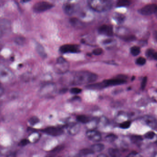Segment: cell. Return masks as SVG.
<instances>
[{
    "label": "cell",
    "mask_w": 157,
    "mask_h": 157,
    "mask_svg": "<svg viewBox=\"0 0 157 157\" xmlns=\"http://www.w3.org/2000/svg\"><path fill=\"white\" fill-rule=\"evenodd\" d=\"M96 74L90 71H81L74 73L72 76L71 82L72 85H79L92 83L97 80Z\"/></svg>",
    "instance_id": "1"
},
{
    "label": "cell",
    "mask_w": 157,
    "mask_h": 157,
    "mask_svg": "<svg viewBox=\"0 0 157 157\" xmlns=\"http://www.w3.org/2000/svg\"><path fill=\"white\" fill-rule=\"evenodd\" d=\"M57 91V87L54 83H47L44 84L38 92L41 98H50L53 97Z\"/></svg>",
    "instance_id": "2"
},
{
    "label": "cell",
    "mask_w": 157,
    "mask_h": 157,
    "mask_svg": "<svg viewBox=\"0 0 157 157\" xmlns=\"http://www.w3.org/2000/svg\"><path fill=\"white\" fill-rule=\"evenodd\" d=\"M89 5L91 9L97 12L104 11L110 7V4L107 0H90Z\"/></svg>",
    "instance_id": "3"
},
{
    "label": "cell",
    "mask_w": 157,
    "mask_h": 157,
    "mask_svg": "<svg viewBox=\"0 0 157 157\" xmlns=\"http://www.w3.org/2000/svg\"><path fill=\"white\" fill-rule=\"evenodd\" d=\"M69 67L68 62L64 58L60 57L58 58L55 65V71L57 74H65L68 71Z\"/></svg>",
    "instance_id": "4"
},
{
    "label": "cell",
    "mask_w": 157,
    "mask_h": 157,
    "mask_svg": "<svg viewBox=\"0 0 157 157\" xmlns=\"http://www.w3.org/2000/svg\"><path fill=\"white\" fill-rule=\"evenodd\" d=\"M53 7L54 5L52 3L42 1L36 3L33 9L35 12L40 13L50 10Z\"/></svg>",
    "instance_id": "5"
},
{
    "label": "cell",
    "mask_w": 157,
    "mask_h": 157,
    "mask_svg": "<svg viewBox=\"0 0 157 157\" xmlns=\"http://www.w3.org/2000/svg\"><path fill=\"white\" fill-rule=\"evenodd\" d=\"M59 51L62 54L78 53L80 51L79 47L77 45L66 44L62 45L59 48Z\"/></svg>",
    "instance_id": "6"
},
{
    "label": "cell",
    "mask_w": 157,
    "mask_h": 157,
    "mask_svg": "<svg viewBox=\"0 0 157 157\" xmlns=\"http://www.w3.org/2000/svg\"><path fill=\"white\" fill-rule=\"evenodd\" d=\"M42 132L49 136H61L64 133L63 129L57 127H49L42 130Z\"/></svg>",
    "instance_id": "7"
},
{
    "label": "cell",
    "mask_w": 157,
    "mask_h": 157,
    "mask_svg": "<svg viewBox=\"0 0 157 157\" xmlns=\"http://www.w3.org/2000/svg\"><path fill=\"white\" fill-rule=\"evenodd\" d=\"M13 75L10 71L7 68L1 67V79L3 82H8L12 80Z\"/></svg>",
    "instance_id": "8"
},
{
    "label": "cell",
    "mask_w": 157,
    "mask_h": 157,
    "mask_svg": "<svg viewBox=\"0 0 157 157\" xmlns=\"http://www.w3.org/2000/svg\"><path fill=\"white\" fill-rule=\"evenodd\" d=\"M157 10V5L156 4H148L141 8L139 12L142 15H150L155 13Z\"/></svg>",
    "instance_id": "9"
},
{
    "label": "cell",
    "mask_w": 157,
    "mask_h": 157,
    "mask_svg": "<svg viewBox=\"0 0 157 157\" xmlns=\"http://www.w3.org/2000/svg\"><path fill=\"white\" fill-rule=\"evenodd\" d=\"M86 136L94 142H99L101 140V135L99 131L94 129H90L86 133Z\"/></svg>",
    "instance_id": "10"
},
{
    "label": "cell",
    "mask_w": 157,
    "mask_h": 157,
    "mask_svg": "<svg viewBox=\"0 0 157 157\" xmlns=\"http://www.w3.org/2000/svg\"><path fill=\"white\" fill-rule=\"evenodd\" d=\"M126 80L122 78L113 79L106 80L102 82L105 88L110 86H115V85H121L125 83Z\"/></svg>",
    "instance_id": "11"
},
{
    "label": "cell",
    "mask_w": 157,
    "mask_h": 157,
    "mask_svg": "<svg viewBox=\"0 0 157 157\" xmlns=\"http://www.w3.org/2000/svg\"><path fill=\"white\" fill-rule=\"evenodd\" d=\"M143 123L152 128H157V120L153 117L150 116H145L141 118Z\"/></svg>",
    "instance_id": "12"
},
{
    "label": "cell",
    "mask_w": 157,
    "mask_h": 157,
    "mask_svg": "<svg viewBox=\"0 0 157 157\" xmlns=\"http://www.w3.org/2000/svg\"><path fill=\"white\" fill-rule=\"evenodd\" d=\"M67 130L70 135L75 136L79 133L81 129V126L78 123H71L67 126Z\"/></svg>",
    "instance_id": "13"
},
{
    "label": "cell",
    "mask_w": 157,
    "mask_h": 157,
    "mask_svg": "<svg viewBox=\"0 0 157 157\" xmlns=\"http://www.w3.org/2000/svg\"><path fill=\"white\" fill-rule=\"evenodd\" d=\"M98 31L99 33L101 34L105 35L107 36H111L113 34V31L112 26L106 25H103L100 26Z\"/></svg>",
    "instance_id": "14"
},
{
    "label": "cell",
    "mask_w": 157,
    "mask_h": 157,
    "mask_svg": "<svg viewBox=\"0 0 157 157\" xmlns=\"http://www.w3.org/2000/svg\"><path fill=\"white\" fill-rule=\"evenodd\" d=\"M64 12L68 15H71L76 11V6L74 4L67 3L63 6Z\"/></svg>",
    "instance_id": "15"
},
{
    "label": "cell",
    "mask_w": 157,
    "mask_h": 157,
    "mask_svg": "<svg viewBox=\"0 0 157 157\" xmlns=\"http://www.w3.org/2000/svg\"><path fill=\"white\" fill-rule=\"evenodd\" d=\"M36 51L37 53L39 54V56L43 58H45L47 56L46 53L45 51L44 48L43 47L42 45L40 44L36 43Z\"/></svg>",
    "instance_id": "16"
},
{
    "label": "cell",
    "mask_w": 157,
    "mask_h": 157,
    "mask_svg": "<svg viewBox=\"0 0 157 157\" xmlns=\"http://www.w3.org/2000/svg\"><path fill=\"white\" fill-rule=\"evenodd\" d=\"M1 26V32H3V33L8 32L10 29V23L7 20H2Z\"/></svg>",
    "instance_id": "17"
},
{
    "label": "cell",
    "mask_w": 157,
    "mask_h": 157,
    "mask_svg": "<svg viewBox=\"0 0 157 157\" xmlns=\"http://www.w3.org/2000/svg\"><path fill=\"white\" fill-rule=\"evenodd\" d=\"M91 149L95 152H101L105 148V146L101 143H96L91 146Z\"/></svg>",
    "instance_id": "18"
},
{
    "label": "cell",
    "mask_w": 157,
    "mask_h": 157,
    "mask_svg": "<svg viewBox=\"0 0 157 157\" xmlns=\"http://www.w3.org/2000/svg\"><path fill=\"white\" fill-rule=\"evenodd\" d=\"M77 119L80 123L87 124L91 120L90 117L84 115H80L77 117Z\"/></svg>",
    "instance_id": "19"
},
{
    "label": "cell",
    "mask_w": 157,
    "mask_h": 157,
    "mask_svg": "<svg viewBox=\"0 0 157 157\" xmlns=\"http://www.w3.org/2000/svg\"><path fill=\"white\" fill-rule=\"evenodd\" d=\"M94 151L91 149V148H85L80 151L79 155L81 156H88V155L94 154Z\"/></svg>",
    "instance_id": "20"
},
{
    "label": "cell",
    "mask_w": 157,
    "mask_h": 157,
    "mask_svg": "<svg viewBox=\"0 0 157 157\" xmlns=\"http://www.w3.org/2000/svg\"><path fill=\"white\" fill-rule=\"evenodd\" d=\"M108 153L111 157H117L120 156V152L118 150L113 148H111L108 149Z\"/></svg>",
    "instance_id": "21"
},
{
    "label": "cell",
    "mask_w": 157,
    "mask_h": 157,
    "mask_svg": "<svg viewBox=\"0 0 157 157\" xmlns=\"http://www.w3.org/2000/svg\"><path fill=\"white\" fill-rule=\"evenodd\" d=\"M140 50L139 47L137 46H133L130 48V53L133 56H137L139 55Z\"/></svg>",
    "instance_id": "22"
},
{
    "label": "cell",
    "mask_w": 157,
    "mask_h": 157,
    "mask_svg": "<svg viewBox=\"0 0 157 157\" xmlns=\"http://www.w3.org/2000/svg\"><path fill=\"white\" fill-rule=\"evenodd\" d=\"M128 0H119L117 3V6L118 7H126L129 5Z\"/></svg>",
    "instance_id": "23"
},
{
    "label": "cell",
    "mask_w": 157,
    "mask_h": 157,
    "mask_svg": "<svg viewBox=\"0 0 157 157\" xmlns=\"http://www.w3.org/2000/svg\"><path fill=\"white\" fill-rule=\"evenodd\" d=\"M70 23L74 26H79L81 25V22L80 21L76 18H71L70 20Z\"/></svg>",
    "instance_id": "24"
},
{
    "label": "cell",
    "mask_w": 157,
    "mask_h": 157,
    "mask_svg": "<svg viewBox=\"0 0 157 157\" xmlns=\"http://www.w3.org/2000/svg\"><path fill=\"white\" fill-rule=\"evenodd\" d=\"M40 120L37 117L33 116L30 118L29 120V123L30 125L32 126L35 125L39 123Z\"/></svg>",
    "instance_id": "25"
},
{
    "label": "cell",
    "mask_w": 157,
    "mask_h": 157,
    "mask_svg": "<svg viewBox=\"0 0 157 157\" xmlns=\"http://www.w3.org/2000/svg\"><path fill=\"white\" fill-rule=\"evenodd\" d=\"M117 138V137L116 135L111 134L106 136V137H105V140L107 142H113L115 141V140Z\"/></svg>",
    "instance_id": "26"
},
{
    "label": "cell",
    "mask_w": 157,
    "mask_h": 157,
    "mask_svg": "<svg viewBox=\"0 0 157 157\" xmlns=\"http://www.w3.org/2000/svg\"><path fill=\"white\" fill-rule=\"evenodd\" d=\"M131 140L133 143H138L142 140V138L141 136L135 135L131 137Z\"/></svg>",
    "instance_id": "27"
},
{
    "label": "cell",
    "mask_w": 157,
    "mask_h": 157,
    "mask_svg": "<svg viewBox=\"0 0 157 157\" xmlns=\"http://www.w3.org/2000/svg\"><path fill=\"white\" fill-rule=\"evenodd\" d=\"M121 38L126 42H132L136 40V37L134 35H128L123 36Z\"/></svg>",
    "instance_id": "28"
},
{
    "label": "cell",
    "mask_w": 157,
    "mask_h": 157,
    "mask_svg": "<svg viewBox=\"0 0 157 157\" xmlns=\"http://www.w3.org/2000/svg\"><path fill=\"white\" fill-rule=\"evenodd\" d=\"M25 42V39L22 36H18L15 39V43L19 45H22Z\"/></svg>",
    "instance_id": "29"
},
{
    "label": "cell",
    "mask_w": 157,
    "mask_h": 157,
    "mask_svg": "<svg viewBox=\"0 0 157 157\" xmlns=\"http://www.w3.org/2000/svg\"><path fill=\"white\" fill-rule=\"evenodd\" d=\"M130 125H131V122L129 121H126L121 123L120 124V127L121 128L126 129V128H128Z\"/></svg>",
    "instance_id": "30"
},
{
    "label": "cell",
    "mask_w": 157,
    "mask_h": 157,
    "mask_svg": "<svg viewBox=\"0 0 157 157\" xmlns=\"http://www.w3.org/2000/svg\"><path fill=\"white\" fill-rule=\"evenodd\" d=\"M136 63L137 65H140V66H143V65H145V63H146V59L144 57H140L136 59Z\"/></svg>",
    "instance_id": "31"
},
{
    "label": "cell",
    "mask_w": 157,
    "mask_h": 157,
    "mask_svg": "<svg viewBox=\"0 0 157 157\" xmlns=\"http://www.w3.org/2000/svg\"><path fill=\"white\" fill-rule=\"evenodd\" d=\"M154 53H155V51H154L153 49L149 48V49H148L146 51V55L147 57L153 58Z\"/></svg>",
    "instance_id": "32"
},
{
    "label": "cell",
    "mask_w": 157,
    "mask_h": 157,
    "mask_svg": "<svg viewBox=\"0 0 157 157\" xmlns=\"http://www.w3.org/2000/svg\"><path fill=\"white\" fill-rule=\"evenodd\" d=\"M107 120L105 117H102L99 119L98 122V124L100 126H105L107 124Z\"/></svg>",
    "instance_id": "33"
},
{
    "label": "cell",
    "mask_w": 157,
    "mask_h": 157,
    "mask_svg": "<svg viewBox=\"0 0 157 157\" xmlns=\"http://www.w3.org/2000/svg\"><path fill=\"white\" fill-rule=\"evenodd\" d=\"M82 92V90L78 88H72L70 90L71 93L73 94H78Z\"/></svg>",
    "instance_id": "34"
},
{
    "label": "cell",
    "mask_w": 157,
    "mask_h": 157,
    "mask_svg": "<svg viewBox=\"0 0 157 157\" xmlns=\"http://www.w3.org/2000/svg\"><path fill=\"white\" fill-rule=\"evenodd\" d=\"M29 143H30L29 140L27 139H24L20 141L19 145L21 147H24V146L28 145Z\"/></svg>",
    "instance_id": "35"
},
{
    "label": "cell",
    "mask_w": 157,
    "mask_h": 157,
    "mask_svg": "<svg viewBox=\"0 0 157 157\" xmlns=\"http://www.w3.org/2000/svg\"><path fill=\"white\" fill-rule=\"evenodd\" d=\"M103 49L101 48H97L93 51V54L95 56H100L103 53Z\"/></svg>",
    "instance_id": "36"
},
{
    "label": "cell",
    "mask_w": 157,
    "mask_h": 157,
    "mask_svg": "<svg viewBox=\"0 0 157 157\" xmlns=\"http://www.w3.org/2000/svg\"><path fill=\"white\" fill-rule=\"evenodd\" d=\"M155 135V134L154 132H152V131H150V132H148L146 133L145 135V137L146 138L151 139L154 137Z\"/></svg>",
    "instance_id": "37"
},
{
    "label": "cell",
    "mask_w": 157,
    "mask_h": 157,
    "mask_svg": "<svg viewBox=\"0 0 157 157\" xmlns=\"http://www.w3.org/2000/svg\"><path fill=\"white\" fill-rule=\"evenodd\" d=\"M147 77H145L142 79V82H141V87L142 90H144L146 85H147Z\"/></svg>",
    "instance_id": "38"
},
{
    "label": "cell",
    "mask_w": 157,
    "mask_h": 157,
    "mask_svg": "<svg viewBox=\"0 0 157 157\" xmlns=\"http://www.w3.org/2000/svg\"><path fill=\"white\" fill-rule=\"evenodd\" d=\"M115 19L118 22L121 23L124 21V16L123 15H120V14L117 15V16L116 15L115 16Z\"/></svg>",
    "instance_id": "39"
},
{
    "label": "cell",
    "mask_w": 157,
    "mask_h": 157,
    "mask_svg": "<svg viewBox=\"0 0 157 157\" xmlns=\"http://www.w3.org/2000/svg\"><path fill=\"white\" fill-rule=\"evenodd\" d=\"M62 147H61V146L57 147L55 148L52 151H51V152H54V153H55V152H57V151H59L61 150V149H62Z\"/></svg>",
    "instance_id": "40"
},
{
    "label": "cell",
    "mask_w": 157,
    "mask_h": 157,
    "mask_svg": "<svg viewBox=\"0 0 157 157\" xmlns=\"http://www.w3.org/2000/svg\"><path fill=\"white\" fill-rule=\"evenodd\" d=\"M68 91V89L67 88H62L61 90H59V93L60 94H64L66 93V92H67V91Z\"/></svg>",
    "instance_id": "41"
},
{
    "label": "cell",
    "mask_w": 157,
    "mask_h": 157,
    "mask_svg": "<svg viewBox=\"0 0 157 157\" xmlns=\"http://www.w3.org/2000/svg\"><path fill=\"white\" fill-rule=\"evenodd\" d=\"M112 41H113V40H112V39H106V40H105V41H103V44H110V43H112Z\"/></svg>",
    "instance_id": "42"
},
{
    "label": "cell",
    "mask_w": 157,
    "mask_h": 157,
    "mask_svg": "<svg viewBox=\"0 0 157 157\" xmlns=\"http://www.w3.org/2000/svg\"><path fill=\"white\" fill-rule=\"evenodd\" d=\"M81 100L80 97H78V96H75V97H72V98H71V100L72 101H75V100H76V101H80V100Z\"/></svg>",
    "instance_id": "43"
},
{
    "label": "cell",
    "mask_w": 157,
    "mask_h": 157,
    "mask_svg": "<svg viewBox=\"0 0 157 157\" xmlns=\"http://www.w3.org/2000/svg\"><path fill=\"white\" fill-rule=\"evenodd\" d=\"M153 36H154V39H155L156 42H157V31L154 32V33H153Z\"/></svg>",
    "instance_id": "44"
},
{
    "label": "cell",
    "mask_w": 157,
    "mask_h": 157,
    "mask_svg": "<svg viewBox=\"0 0 157 157\" xmlns=\"http://www.w3.org/2000/svg\"><path fill=\"white\" fill-rule=\"evenodd\" d=\"M153 58L155 60H157V52H155L153 55Z\"/></svg>",
    "instance_id": "45"
},
{
    "label": "cell",
    "mask_w": 157,
    "mask_h": 157,
    "mask_svg": "<svg viewBox=\"0 0 157 157\" xmlns=\"http://www.w3.org/2000/svg\"><path fill=\"white\" fill-rule=\"evenodd\" d=\"M137 154V152L136 151H132V152H131V153H130V155H136Z\"/></svg>",
    "instance_id": "46"
},
{
    "label": "cell",
    "mask_w": 157,
    "mask_h": 157,
    "mask_svg": "<svg viewBox=\"0 0 157 157\" xmlns=\"http://www.w3.org/2000/svg\"><path fill=\"white\" fill-rule=\"evenodd\" d=\"M21 1L22 2H24V3H26V2L31 1V0H21Z\"/></svg>",
    "instance_id": "47"
},
{
    "label": "cell",
    "mask_w": 157,
    "mask_h": 157,
    "mask_svg": "<svg viewBox=\"0 0 157 157\" xmlns=\"http://www.w3.org/2000/svg\"><path fill=\"white\" fill-rule=\"evenodd\" d=\"M98 157H106V155H105V154H100L98 155Z\"/></svg>",
    "instance_id": "48"
},
{
    "label": "cell",
    "mask_w": 157,
    "mask_h": 157,
    "mask_svg": "<svg viewBox=\"0 0 157 157\" xmlns=\"http://www.w3.org/2000/svg\"><path fill=\"white\" fill-rule=\"evenodd\" d=\"M107 1H109V0H107Z\"/></svg>",
    "instance_id": "49"
},
{
    "label": "cell",
    "mask_w": 157,
    "mask_h": 157,
    "mask_svg": "<svg viewBox=\"0 0 157 157\" xmlns=\"http://www.w3.org/2000/svg\"></svg>",
    "instance_id": "50"
}]
</instances>
